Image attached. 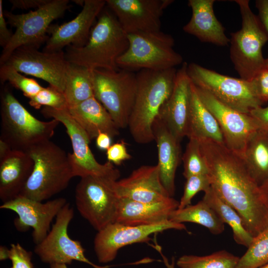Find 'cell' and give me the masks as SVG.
I'll use <instances>...</instances> for the list:
<instances>
[{
	"mask_svg": "<svg viewBox=\"0 0 268 268\" xmlns=\"http://www.w3.org/2000/svg\"><path fill=\"white\" fill-rule=\"evenodd\" d=\"M211 187L241 217L254 237L268 228V203L241 158L224 144L200 140Z\"/></svg>",
	"mask_w": 268,
	"mask_h": 268,
	"instance_id": "obj_1",
	"label": "cell"
},
{
	"mask_svg": "<svg viewBox=\"0 0 268 268\" xmlns=\"http://www.w3.org/2000/svg\"><path fill=\"white\" fill-rule=\"evenodd\" d=\"M98 18L87 43L80 47H67L66 58L92 70H117V60L129 47L127 34L109 8L104 7Z\"/></svg>",
	"mask_w": 268,
	"mask_h": 268,
	"instance_id": "obj_2",
	"label": "cell"
},
{
	"mask_svg": "<svg viewBox=\"0 0 268 268\" xmlns=\"http://www.w3.org/2000/svg\"><path fill=\"white\" fill-rule=\"evenodd\" d=\"M177 71L175 67L142 69L136 74L137 91L128 127L136 143L146 144L154 140L153 124L172 92Z\"/></svg>",
	"mask_w": 268,
	"mask_h": 268,
	"instance_id": "obj_3",
	"label": "cell"
},
{
	"mask_svg": "<svg viewBox=\"0 0 268 268\" xmlns=\"http://www.w3.org/2000/svg\"><path fill=\"white\" fill-rule=\"evenodd\" d=\"M34 167L20 196L43 201L64 190L74 177L68 153L48 140L26 151Z\"/></svg>",
	"mask_w": 268,
	"mask_h": 268,
	"instance_id": "obj_4",
	"label": "cell"
},
{
	"mask_svg": "<svg viewBox=\"0 0 268 268\" xmlns=\"http://www.w3.org/2000/svg\"><path fill=\"white\" fill-rule=\"evenodd\" d=\"M0 139L12 149L27 151L50 140L60 122L55 119L42 121L34 117L7 88L0 94Z\"/></svg>",
	"mask_w": 268,
	"mask_h": 268,
	"instance_id": "obj_5",
	"label": "cell"
},
{
	"mask_svg": "<svg viewBox=\"0 0 268 268\" xmlns=\"http://www.w3.org/2000/svg\"><path fill=\"white\" fill-rule=\"evenodd\" d=\"M234 1L240 8L242 27L231 34L230 56L240 78L249 81L264 68L262 49L268 36L259 16L252 12L249 0Z\"/></svg>",
	"mask_w": 268,
	"mask_h": 268,
	"instance_id": "obj_6",
	"label": "cell"
},
{
	"mask_svg": "<svg viewBox=\"0 0 268 268\" xmlns=\"http://www.w3.org/2000/svg\"><path fill=\"white\" fill-rule=\"evenodd\" d=\"M127 36L128 48L117 62L119 69L163 70L183 64V57L173 49L175 41L171 35L159 31Z\"/></svg>",
	"mask_w": 268,
	"mask_h": 268,
	"instance_id": "obj_7",
	"label": "cell"
},
{
	"mask_svg": "<svg viewBox=\"0 0 268 268\" xmlns=\"http://www.w3.org/2000/svg\"><path fill=\"white\" fill-rule=\"evenodd\" d=\"M68 0H50L46 4L34 11L15 14L4 11L7 22L15 28V31L2 49L0 65H3L17 49L22 47L38 49L46 42L52 22L59 18L69 9Z\"/></svg>",
	"mask_w": 268,
	"mask_h": 268,
	"instance_id": "obj_8",
	"label": "cell"
},
{
	"mask_svg": "<svg viewBox=\"0 0 268 268\" xmlns=\"http://www.w3.org/2000/svg\"><path fill=\"white\" fill-rule=\"evenodd\" d=\"M94 96L104 107L119 129L128 126L137 91L136 75L133 71L93 70Z\"/></svg>",
	"mask_w": 268,
	"mask_h": 268,
	"instance_id": "obj_9",
	"label": "cell"
},
{
	"mask_svg": "<svg viewBox=\"0 0 268 268\" xmlns=\"http://www.w3.org/2000/svg\"><path fill=\"white\" fill-rule=\"evenodd\" d=\"M118 179L88 176L81 178L76 187L77 209L97 231L116 221L120 199L115 190Z\"/></svg>",
	"mask_w": 268,
	"mask_h": 268,
	"instance_id": "obj_10",
	"label": "cell"
},
{
	"mask_svg": "<svg viewBox=\"0 0 268 268\" xmlns=\"http://www.w3.org/2000/svg\"><path fill=\"white\" fill-rule=\"evenodd\" d=\"M188 73L196 86L237 111L249 114L263 104L255 95L249 81L224 75L194 63L188 65Z\"/></svg>",
	"mask_w": 268,
	"mask_h": 268,
	"instance_id": "obj_11",
	"label": "cell"
},
{
	"mask_svg": "<svg viewBox=\"0 0 268 268\" xmlns=\"http://www.w3.org/2000/svg\"><path fill=\"white\" fill-rule=\"evenodd\" d=\"M41 113L45 117L52 118L62 123L66 129L72 144L73 152L68 153L74 177L93 176L118 179L120 172L111 162L99 163L89 146L88 136L69 114L68 109H56L44 107Z\"/></svg>",
	"mask_w": 268,
	"mask_h": 268,
	"instance_id": "obj_12",
	"label": "cell"
},
{
	"mask_svg": "<svg viewBox=\"0 0 268 268\" xmlns=\"http://www.w3.org/2000/svg\"><path fill=\"white\" fill-rule=\"evenodd\" d=\"M74 210L68 202L62 208L54 224L45 239L34 248L35 253L42 262L52 264H71L73 261L87 264L94 268H109L98 266L85 256V249L80 241L71 239L67 228L73 218Z\"/></svg>",
	"mask_w": 268,
	"mask_h": 268,
	"instance_id": "obj_13",
	"label": "cell"
},
{
	"mask_svg": "<svg viewBox=\"0 0 268 268\" xmlns=\"http://www.w3.org/2000/svg\"><path fill=\"white\" fill-rule=\"evenodd\" d=\"M169 229L187 230L184 224L169 220L150 225L130 226L112 223L97 231L94 250L98 262L107 264L113 261L119 250L129 245L149 240V236Z\"/></svg>",
	"mask_w": 268,
	"mask_h": 268,
	"instance_id": "obj_14",
	"label": "cell"
},
{
	"mask_svg": "<svg viewBox=\"0 0 268 268\" xmlns=\"http://www.w3.org/2000/svg\"><path fill=\"white\" fill-rule=\"evenodd\" d=\"M68 64L63 50L41 52L36 48L22 47L14 51L2 65L43 79L64 93Z\"/></svg>",
	"mask_w": 268,
	"mask_h": 268,
	"instance_id": "obj_15",
	"label": "cell"
},
{
	"mask_svg": "<svg viewBox=\"0 0 268 268\" xmlns=\"http://www.w3.org/2000/svg\"><path fill=\"white\" fill-rule=\"evenodd\" d=\"M195 86L200 99L216 119L225 145L240 155L250 139L259 130L255 121L249 114L230 108L207 91Z\"/></svg>",
	"mask_w": 268,
	"mask_h": 268,
	"instance_id": "obj_16",
	"label": "cell"
},
{
	"mask_svg": "<svg viewBox=\"0 0 268 268\" xmlns=\"http://www.w3.org/2000/svg\"><path fill=\"white\" fill-rule=\"evenodd\" d=\"M67 202L64 198L43 202L19 195L2 203L0 208L17 214L18 217L14 219V225L18 231L26 232L32 228L33 241L37 245L46 237L53 220Z\"/></svg>",
	"mask_w": 268,
	"mask_h": 268,
	"instance_id": "obj_17",
	"label": "cell"
},
{
	"mask_svg": "<svg viewBox=\"0 0 268 268\" xmlns=\"http://www.w3.org/2000/svg\"><path fill=\"white\" fill-rule=\"evenodd\" d=\"M173 0H106L127 34L161 31L164 10Z\"/></svg>",
	"mask_w": 268,
	"mask_h": 268,
	"instance_id": "obj_18",
	"label": "cell"
},
{
	"mask_svg": "<svg viewBox=\"0 0 268 268\" xmlns=\"http://www.w3.org/2000/svg\"><path fill=\"white\" fill-rule=\"evenodd\" d=\"M106 5L104 0H85L81 11L71 20L60 25L50 26V36L43 51H62L65 47L83 46L89 37L93 25Z\"/></svg>",
	"mask_w": 268,
	"mask_h": 268,
	"instance_id": "obj_19",
	"label": "cell"
},
{
	"mask_svg": "<svg viewBox=\"0 0 268 268\" xmlns=\"http://www.w3.org/2000/svg\"><path fill=\"white\" fill-rule=\"evenodd\" d=\"M188 65L183 62L177 70L172 92L158 116L180 142L187 136L191 104L192 81L188 73Z\"/></svg>",
	"mask_w": 268,
	"mask_h": 268,
	"instance_id": "obj_20",
	"label": "cell"
},
{
	"mask_svg": "<svg viewBox=\"0 0 268 268\" xmlns=\"http://www.w3.org/2000/svg\"><path fill=\"white\" fill-rule=\"evenodd\" d=\"M115 190L120 198L139 202H155L171 197L161 182L157 164L133 170L128 177L116 182Z\"/></svg>",
	"mask_w": 268,
	"mask_h": 268,
	"instance_id": "obj_21",
	"label": "cell"
},
{
	"mask_svg": "<svg viewBox=\"0 0 268 268\" xmlns=\"http://www.w3.org/2000/svg\"><path fill=\"white\" fill-rule=\"evenodd\" d=\"M179 204V201L173 197L155 202L120 198L115 222L130 226L160 223L169 220L170 214Z\"/></svg>",
	"mask_w": 268,
	"mask_h": 268,
	"instance_id": "obj_22",
	"label": "cell"
},
{
	"mask_svg": "<svg viewBox=\"0 0 268 268\" xmlns=\"http://www.w3.org/2000/svg\"><path fill=\"white\" fill-rule=\"evenodd\" d=\"M33 167V159L24 151L11 149L0 158V199L2 203L20 195Z\"/></svg>",
	"mask_w": 268,
	"mask_h": 268,
	"instance_id": "obj_23",
	"label": "cell"
},
{
	"mask_svg": "<svg viewBox=\"0 0 268 268\" xmlns=\"http://www.w3.org/2000/svg\"><path fill=\"white\" fill-rule=\"evenodd\" d=\"M152 130L157 147L160 180L169 195L172 197L175 191L176 172L181 159L180 141L158 117L153 123Z\"/></svg>",
	"mask_w": 268,
	"mask_h": 268,
	"instance_id": "obj_24",
	"label": "cell"
},
{
	"mask_svg": "<svg viewBox=\"0 0 268 268\" xmlns=\"http://www.w3.org/2000/svg\"><path fill=\"white\" fill-rule=\"evenodd\" d=\"M214 2V0H189L188 4L192 8V15L183 27V30L202 42L227 46L230 39L215 16L213 8Z\"/></svg>",
	"mask_w": 268,
	"mask_h": 268,
	"instance_id": "obj_25",
	"label": "cell"
},
{
	"mask_svg": "<svg viewBox=\"0 0 268 268\" xmlns=\"http://www.w3.org/2000/svg\"><path fill=\"white\" fill-rule=\"evenodd\" d=\"M68 111L90 140L101 133H106L112 137L119 134V128L94 96L68 108Z\"/></svg>",
	"mask_w": 268,
	"mask_h": 268,
	"instance_id": "obj_26",
	"label": "cell"
},
{
	"mask_svg": "<svg viewBox=\"0 0 268 268\" xmlns=\"http://www.w3.org/2000/svg\"><path fill=\"white\" fill-rule=\"evenodd\" d=\"M187 136L199 141L209 139L224 144L223 134L216 119L200 99L192 81Z\"/></svg>",
	"mask_w": 268,
	"mask_h": 268,
	"instance_id": "obj_27",
	"label": "cell"
},
{
	"mask_svg": "<svg viewBox=\"0 0 268 268\" xmlns=\"http://www.w3.org/2000/svg\"><path fill=\"white\" fill-rule=\"evenodd\" d=\"M239 156L259 186L268 179V133L258 131Z\"/></svg>",
	"mask_w": 268,
	"mask_h": 268,
	"instance_id": "obj_28",
	"label": "cell"
},
{
	"mask_svg": "<svg viewBox=\"0 0 268 268\" xmlns=\"http://www.w3.org/2000/svg\"><path fill=\"white\" fill-rule=\"evenodd\" d=\"M202 200L214 210L224 224L231 227L235 241L248 248L254 238L245 227L243 220L237 211L223 200L211 187L204 192Z\"/></svg>",
	"mask_w": 268,
	"mask_h": 268,
	"instance_id": "obj_29",
	"label": "cell"
},
{
	"mask_svg": "<svg viewBox=\"0 0 268 268\" xmlns=\"http://www.w3.org/2000/svg\"><path fill=\"white\" fill-rule=\"evenodd\" d=\"M64 94L68 108L94 96L93 70L68 62Z\"/></svg>",
	"mask_w": 268,
	"mask_h": 268,
	"instance_id": "obj_30",
	"label": "cell"
},
{
	"mask_svg": "<svg viewBox=\"0 0 268 268\" xmlns=\"http://www.w3.org/2000/svg\"><path fill=\"white\" fill-rule=\"evenodd\" d=\"M169 220L176 223L192 222L206 228L213 234L218 235L224 230V223L214 210L203 200L194 205H189L173 211Z\"/></svg>",
	"mask_w": 268,
	"mask_h": 268,
	"instance_id": "obj_31",
	"label": "cell"
},
{
	"mask_svg": "<svg viewBox=\"0 0 268 268\" xmlns=\"http://www.w3.org/2000/svg\"><path fill=\"white\" fill-rule=\"evenodd\" d=\"M239 258L221 250L204 256L183 255L178 259L176 265L180 268H236Z\"/></svg>",
	"mask_w": 268,
	"mask_h": 268,
	"instance_id": "obj_32",
	"label": "cell"
},
{
	"mask_svg": "<svg viewBox=\"0 0 268 268\" xmlns=\"http://www.w3.org/2000/svg\"><path fill=\"white\" fill-rule=\"evenodd\" d=\"M268 263V228L254 238L236 268H259Z\"/></svg>",
	"mask_w": 268,
	"mask_h": 268,
	"instance_id": "obj_33",
	"label": "cell"
},
{
	"mask_svg": "<svg viewBox=\"0 0 268 268\" xmlns=\"http://www.w3.org/2000/svg\"><path fill=\"white\" fill-rule=\"evenodd\" d=\"M189 139L182 156L184 177L186 179L192 175L208 174V168L201 151L200 141L194 138Z\"/></svg>",
	"mask_w": 268,
	"mask_h": 268,
	"instance_id": "obj_34",
	"label": "cell"
},
{
	"mask_svg": "<svg viewBox=\"0 0 268 268\" xmlns=\"http://www.w3.org/2000/svg\"><path fill=\"white\" fill-rule=\"evenodd\" d=\"M0 79L2 83L8 81L29 99L37 95L43 88L35 79L26 77L13 68L5 65L0 66Z\"/></svg>",
	"mask_w": 268,
	"mask_h": 268,
	"instance_id": "obj_35",
	"label": "cell"
},
{
	"mask_svg": "<svg viewBox=\"0 0 268 268\" xmlns=\"http://www.w3.org/2000/svg\"><path fill=\"white\" fill-rule=\"evenodd\" d=\"M29 103L36 109H40L42 106L56 109H68L64 93L50 85L43 87L37 95L29 99Z\"/></svg>",
	"mask_w": 268,
	"mask_h": 268,
	"instance_id": "obj_36",
	"label": "cell"
},
{
	"mask_svg": "<svg viewBox=\"0 0 268 268\" xmlns=\"http://www.w3.org/2000/svg\"><path fill=\"white\" fill-rule=\"evenodd\" d=\"M184 192L179 201L178 208L181 209L190 205L194 197L199 192L207 190L211 187L208 174L191 176L186 179Z\"/></svg>",
	"mask_w": 268,
	"mask_h": 268,
	"instance_id": "obj_37",
	"label": "cell"
},
{
	"mask_svg": "<svg viewBox=\"0 0 268 268\" xmlns=\"http://www.w3.org/2000/svg\"><path fill=\"white\" fill-rule=\"evenodd\" d=\"M31 252L27 251L20 244H11L8 259L11 261V268H33Z\"/></svg>",
	"mask_w": 268,
	"mask_h": 268,
	"instance_id": "obj_38",
	"label": "cell"
},
{
	"mask_svg": "<svg viewBox=\"0 0 268 268\" xmlns=\"http://www.w3.org/2000/svg\"><path fill=\"white\" fill-rule=\"evenodd\" d=\"M249 81L255 95L263 103L268 101V69H263Z\"/></svg>",
	"mask_w": 268,
	"mask_h": 268,
	"instance_id": "obj_39",
	"label": "cell"
},
{
	"mask_svg": "<svg viewBox=\"0 0 268 268\" xmlns=\"http://www.w3.org/2000/svg\"><path fill=\"white\" fill-rule=\"evenodd\" d=\"M106 156L108 161L117 165L132 157L127 151L126 142L123 140L112 144L106 150Z\"/></svg>",
	"mask_w": 268,
	"mask_h": 268,
	"instance_id": "obj_40",
	"label": "cell"
},
{
	"mask_svg": "<svg viewBox=\"0 0 268 268\" xmlns=\"http://www.w3.org/2000/svg\"><path fill=\"white\" fill-rule=\"evenodd\" d=\"M249 114L255 121L259 130L268 133V106H260L253 109Z\"/></svg>",
	"mask_w": 268,
	"mask_h": 268,
	"instance_id": "obj_41",
	"label": "cell"
},
{
	"mask_svg": "<svg viewBox=\"0 0 268 268\" xmlns=\"http://www.w3.org/2000/svg\"><path fill=\"white\" fill-rule=\"evenodd\" d=\"M7 23L3 10L2 1L0 0V45L3 48L8 43L13 35L7 28Z\"/></svg>",
	"mask_w": 268,
	"mask_h": 268,
	"instance_id": "obj_42",
	"label": "cell"
},
{
	"mask_svg": "<svg viewBox=\"0 0 268 268\" xmlns=\"http://www.w3.org/2000/svg\"><path fill=\"white\" fill-rule=\"evenodd\" d=\"M50 0H10L12 9H28L38 8L49 2Z\"/></svg>",
	"mask_w": 268,
	"mask_h": 268,
	"instance_id": "obj_43",
	"label": "cell"
},
{
	"mask_svg": "<svg viewBox=\"0 0 268 268\" xmlns=\"http://www.w3.org/2000/svg\"><path fill=\"white\" fill-rule=\"evenodd\" d=\"M256 6L259 11V17L268 36V0H257Z\"/></svg>",
	"mask_w": 268,
	"mask_h": 268,
	"instance_id": "obj_44",
	"label": "cell"
},
{
	"mask_svg": "<svg viewBox=\"0 0 268 268\" xmlns=\"http://www.w3.org/2000/svg\"><path fill=\"white\" fill-rule=\"evenodd\" d=\"M112 137L105 133H100L96 137V145L98 149L107 150L112 145Z\"/></svg>",
	"mask_w": 268,
	"mask_h": 268,
	"instance_id": "obj_45",
	"label": "cell"
},
{
	"mask_svg": "<svg viewBox=\"0 0 268 268\" xmlns=\"http://www.w3.org/2000/svg\"><path fill=\"white\" fill-rule=\"evenodd\" d=\"M11 149L6 142L0 139V158L4 156Z\"/></svg>",
	"mask_w": 268,
	"mask_h": 268,
	"instance_id": "obj_46",
	"label": "cell"
},
{
	"mask_svg": "<svg viewBox=\"0 0 268 268\" xmlns=\"http://www.w3.org/2000/svg\"><path fill=\"white\" fill-rule=\"evenodd\" d=\"M9 250L7 247L1 246L0 247V259L3 261L8 259Z\"/></svg>",
	"mask_w": 268,
	"mask_h": 268,
	"instance_id": "obj_47",
	"label": "cell"
},
{
	"mask_svg": "<svg viewBox=\"0 0 268 268\" xmlns=\"http://www.w3.org/2000/svg\"><path fill=\"white\" fill-rule=\"evenodd\" d=\"M260 187L268 203V179Z\"/></svg>",
	"mask_w": 268,
	"mask_h": 268,
	"instance_id": "obj_48",
	"label": "cell"
},
{
	"mask_svg": "<svg viewBox=\"0 0 268 268\" xmlns=\"http://www.w3.org/2000/svg\"><path fill=\"white\" fill-rule=\"evenodd\" d=\"M159 253L161 254V255L162 256L163 262L166 267L167 268H175V259L174 258H172V261L171 263H169L168 259L166 257H165L164 255H163L161 252L160 251H159Z\"/></svg>",
	"mask_w": 268,
	"mask_h": 268,
	"instance_id": "obj_49",
	"label": "cell"
},
{
	"mask_svg": "<svg viewBox=\"0 0 268 268\" xmlns=\"http://www.w3.org/2000/svg\"><path fill=\"white\" fill-rule=\"evenodd\" d=\"M50 268H67V267L65 264H55L50 265Z\"/></svg>",
	"mask_w": 268,
	"mask_h": 268,
	"instance_id": "obj_50",
	"label": "cell"
},
{
	"mask_svg": "<svg viewBox=\"0 0 268 268\" xmlns=\"http://www.w3.org/2000/svg\"><path fill=\"white\" fill-rule=\"evenodd\" d=\"M264 69H268V58L265 59V66Z\"/></svg>",
	"mask_w": 268,
	"mask_h": 268,
	"instance_id": "obj_51",
	"label": "cell"
},
{
	"mask_svg": "<svg viewBox=\"0 0 268 268\" xmlns=\"http://www.w3.org/2000/svg\"><path fill=\"white\" fill-rule=\"evenodd\" d=\"M259 268H268V263L259 267Z\"/></svg>",
	"mask_w": 268,
	"mask_h": 268,
	"instance_id": "obj_52",
	"label": "cell"
}]
</instances>
